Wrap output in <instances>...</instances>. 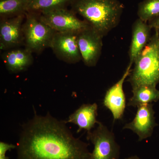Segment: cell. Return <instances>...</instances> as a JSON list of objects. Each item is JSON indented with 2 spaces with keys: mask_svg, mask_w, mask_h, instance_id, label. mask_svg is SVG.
<instances>
[{
  "mask_svg": "<svg viewBox=\"0 0 159 159\" xmlns=\"http://www.w3.org/2000/svg\"><path fill=\"white\" fill-rule=\"evenodd\" d=\"M66 124L49 113H34L22 127L18 159H91L88 144L75 138Z\"/></svg>",
  "mask_w": 159,
  "mask_h": 159,
  "instance_id": "6da1fadb",
  "label": "cell"
},
{
  "mask_svg": "<svg viewBox=\"0 0 159 159\" xmlns=\"http://www.w3.org/2000/svg\"><path fill=\"white\" fill-rule=\"evenodd\" d=\"M70 6L103 37L118 25L124 9L119 0H74Z\"/></svg>",
  "mask_w": 159,
  "mask_h": 159,
  "instance_id": "7a4b0ae2",
  "label": "cell"
},
{
  "mask_svg": "<svg viewBox=\"0 0 159 159\" xmlns=\"http://www.w3.org/2000/svg\"><path fill=\"white\" fill-rule=\"evenodd\" d=\"M127 81L132 89L142 85H157L159 83V36L155 32L134 63Z\"/></svg>",
  "mask_w": 159,
  "mask_h": 159,
  "instance_id": "3957f363",
  "label": "cell"
},
{
  "mask_svg": "<svg viewBox=\"0 0 159 159\" xmlns=\"http://www.w3.org/2000/svg\"><path fill=\"white\" fill-rule=\"evenodd\" d=\"M25 16L23 25L24 45L32 53L39 54L50 48L56 31L41 20L38 12L28 11Z\"/></svg>",
  "mask_w": 159,
  "mask_h": 159,
  "instance_id": "277c9868",
  "label": "cell"
},
{
  "mask_svg": "<svg viewBox=\"0 0 159 159\" xmlns=\"http://www.w3.org/2000/svg\"><path fill=\"white\" fill-rule=\"evenodd\" d=\"M39 13L41 20L56 32L79 33L90 26L85 20H80L74 11L67 8H58Z\"/></svg>",
  "mask_w": 159,
  "mask_h": 159,
  "instance_id": "5b68a950",
  "label": "cell"
},
{
  "mask_svg": "<svg viewBox=\"0 0 159 159\" xmlns=\"http://www.w3.org/2000/svg\"><path fill=\"white\" fill-rule=\"evenodd\" d=\"M97 128L88 132L87 139L94 145L91 159H118L120 146L114 134L102 123L98 122Z\"/></svg>",
  "mask_w": 159,
  "mask_h": 159,
  "instance_id": "8992f818",
  "label": "cell"
},
{
  "mask_svg": "<svg viewBox=\"0 0 159 159\" xmlns=\"http://www.w3.org/2000/svg\"><path fill=\"white\" fill-rule=\"evenodd\" d=\"M102 36L90 26L77 34L78 47L86 66H95L101 56Z\"/></svg>",
  "mask_w": 159,
  "mask_h": 159,
  "instance_id": "52a82bcc",
  "label": "cell"
},
{
  "mask_svg": "<svg viewBox=\"0 0 159 159\" xmlns=\"http://www.w3.org/2000/svg\"><path fill=\"white\" fill-rule=\"evenodd\" d=\"M25 13L1 18L0 49L8 51L24 45L23 25Z\"/></svg>",
  "mask_w": 159,
  "mask_h": 159,
  "instance_id": "ba28073f",
  "label": "cell"
},
{
  "mask_svg": "<svg viewBox=\"0 0 159 159\" xmlns=\"http://www.w3.org/2000/svg\"><path fill=\"white\" fill-rule=\"evenodd\" d=\"M77 34L73 32H56L50 48L57 58L69 64H76L82 60Z\"/></svg>",
  "mask_w": 159,
  "mask_h": 159,
  "instance_id": "9c48e42d",
  "label": "cell"
},
{
  "mask_svg": "<svg viewBox=\"0 0 159 159\" xmlns=\"http://www.w3.org/2000/svg\"><path fill=\"white\" fill-rule=\"evenodd\" d=\"M132 65V64L129 63L122 77L107 90L103 99V105L111 111L114 121L122 119L124 114L126 100L123 91V84L131 72Z\"/></svg>",
  "mask_w": 159,
  "mask_h": 159,
  "instance_id": "30bf717a",
  "label": "cell"
},
{
  "mask_svg": "<svg viewBox=\"0 0 159 159\" xmlns=\"http://www.w3.org/2000/svg\"><path fill=\"white\" fill-rule=\"evenodd\" d=\"M137 107L138 110L133 120L125 124L123 129L133 131L139 136V141H142L151 136L156 123L152 104H144Z\"/></svg>",
  "mask_w": 159,
  "mask_h": 159,
  "instance_id": "8fae6325",
  "label": "cell"
},
{
  "mask_svg": "<svg viewBox=\"0 0 159 159\" xmlns=\"http://www.w3.org/2000/svg\"><path fill=\"white\" fill-rule=\"evenodd\" d=\"M151 28L148 23L138 18L134 22L132 29V39L129 55V63L133 64L144 48L149 42Z\"/></svg>",
  "mask_w": 159,
  "mask_h": 159,
  "instance_id": "7c38bea8",
  "label": "cell"
},
{
  "mask_svg": "<svg viewBox=\"0 0 159 159\" xmlns=\"http://www.w3.org/2000/svg\"><path fill=\"white\" fill-rule=\"evenodd\" d=\"M2 57L6 68L13 73L26 70L33 62L32 52L25 48L6 51L2 54Z\"/></svg>",
  "mask_w": 159,
  "mask_h": 159,
  "instance_id": "4fadbf2b",
  "label": "cell"
},
{
  "mask_svg": "<svg viewBox=\"0 0 159 159\" xmlns=\"http://www.w3.org/2000/svg\"><path fill=\"white\" fill-rule=\"evenodd\" d=\"M98 105L96 103L84 104L69 116L66 123H71L77 125V132L82 129L90 131L95 125L98 123L97 117L98 115Z\"/></svg>",
  "mask_w": 159,
  "mask_h": 159,
  "instance_id": "5bb4252c",
  "label": "cell"
},
{
  "mask_svg": "<svg viewBox=\"0 0 159 159\" xmlns=\"http://www.w3.org/2000/svg\"><path fill=\"white\" fill-rule=\"evenodd\" d=\"M133 96L129 99L128 106L138 107L140 105L149 104L159 99V90L156 85H142L132 89Z\"/></svg>",
  "mask_w": 159,
  "mask_h": 159,
  "instance_id": "9a60e30c",
  "label": "cell"
},
{
  "mask_svg": "<svg viewBox=\"0 0 159 159\" xmlns=\"http://www.w3.org/2000/svg\"><path fill=\"white\" fill-rule=\"evenodd\" d=\"M74 0H29L27 11L40 12L58 8H67Z\"/></svg>",
  "mask_w": 159,
  "mask_h": 159,
  "instance_id": "2e32d148",
  "label": "cell"
},
{
  "mask_svg": "<svg viewBox=\"0 0 159 159\" xmlns=\"http://www.w3.org/2000/svg\"><path fill=\"white\" fill-rule=\"evenodd\" d=\"M29 0H0L1 18L25 13Z\"/></svg>",
  "mask_w": 159,
  "mask_h": 159,
  "instance_id": "e0dca14e",
  "label": "cell"
},
{
  "mask_svg": "<svg viewBox=\"0 0 159 159\" xmlns=\"http://www.w3.org/2000/svg\"><path fill=\"white\" fill-rule=\"evenodd\" d=\"M139 18L148 23L159 16V0H143L138 5Z\"/></svg>",
  "mask_w": 159,
  "mask_h": 159,
  "instance_id": "ac0fdd59",
  "label": "cell"
},
{
  "mask_svg": "<svg viewBox=\"0 0 159 159\" xmlns=\"http://www.w3.org/2000/svg\"><path fill=\"white\" fill-rule=\"evenodd\" d=\"M16 148V145L3 142H0V154H6L8 151Z\"/></svg>",
  "mask_w": 159,
  "mask_h": 159,
  "instance_id": "d6986e66",
  "label": "cell"
},
{
  "mask_svg": "<svg viewBox=\"0 0 159 159\" xmlns=\"http://www.w3.org/2000/svg\"><path fill=\"white\" fill-rule=\"evenodd\" d=\"M148 23L151 29H154L155 33L159 36V16L151 20Z\"/></svg>",
  "mask_w": 159,
  "mask_h": 159,
  "instance_id": "ffe728a7",
  "label": "cell"
},
{
  "mask_svg": "<svg viewBox=\"0 0 159 159\" xmlns=\"http://www.w3.org/2000/svg\"><path fill=\"white\" fill-rule=\"evenodd\" d=\"M0 159H9V157L6 156V154H0Z\"/></svg>",
  "mask_w": 159,
  "mask_h": 159,
  "instance_id": "44dd1931",
  "label": "cell"
},
{
  "mask_svg": "<svg viewBox=\"0 0 159 159\" xmlns=\"http://www.w3.org/2000/svg\"><path fill=\"white\" fill-rule=\"evenodd\" d=\"M125 159H140L137 156H132Z\"/></svg>",
  "mask_w": 159,
  "mask_h": 159,
  "instance_id": "7402d4cb",
  "label": "cell"
}]
</instances>
